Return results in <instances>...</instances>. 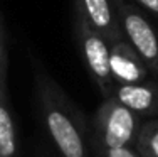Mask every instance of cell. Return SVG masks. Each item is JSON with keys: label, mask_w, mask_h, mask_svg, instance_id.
<instances>
[{"label": "cell", "mask_w": 158, "mask_h": 157, "mask_svg": "<svg viewBox=\"0 0 158 157\" xmlns=\"http://www.w3.org/2000/svg\"><path fill=\"white\" fill-rule=\"evenodd\" d=\"M35 78L44 125L61 157H89L81 113L46 73L37 71Z\"/></svg>", "instance_id": "6da1fadb"}, {"label": "cell", "mask_w": 158, "mask_h": 157, "mask_svg": "<svg viewBox=\"0 0 158 157\" xmlns=\"http://www.w3.org/2000/svg\"><path fill=\"white\" fill-rule=\"evenodd\" d=\"M141 127V117L116 102L113 96L104 98L94 115L96 140L99 149L135 147Z\"/></svg>", "instance_id": "7a4b0ae2"}, {"label": "cell", "mask_w": 158, "mask_h": 157, "mask_svg": "<svg viewBox=\"0 0 158 157\" xmlns=\"http://www.w3.org/2000/svg\"><path fill=\"white\" fill-rule=\"evenodd\" d=\"M74 32L81 56L93 81L99 88L101 95L110 98L114 89V81L110 69V42L79 15H76L74 20Z\"/></svg>", "instance_id": "3957f363"}, {"label": "cell", "mask_w": 158, "mask_h": 157, "mask_svg": "<svg viewBox=\"0 0 158 157\" xmlns=\"http://www.w3.org/2000/svg\"><path fill=\"white\" fill-rule=\"evenodd\" d=\"M121 31L130 46L140 54L148 71H158V36L155 29L133 3L126 0H111Z\"/></svg>", "instance_id": "277c9868"}, {"label": "cell", "mask_w": 158, "mask_h": 157, "mask_svg": "<svg viewBox=\"0 0 158 157\" xmlns=\"http://www.w3.org/2000/svg\"><path fill=\"white\" fill-rule=\"evenodd\" d=\"M74 10L110 44L125 39L111 0H74Z\"/></svg>", "instance_id": "5b68a950"}, {"label": "cell", "mask_w": 158, "mask_h": 157, "mask_svg": "<svg viewBox=\"0 0 158 157\" xmlns=\"http://www.w3.org/2000/svg\"><path fill=\"white\" fill-rule=\"evenodd\" d=\"M110 69L114 85L140 83L148 78V68L126 39L110 44Z\"/></svg>", "instance_id": "8992f818"}, {"label": "cell", "mask_w": 158, "mask_h": 157, "mask_svg": "<svg viewBox=\"0 0 158 157\" xmlns=\"http://www.w3.org/2000/svg\"><path fill=\"white\" fill-rule=\"evenodd\" d=\"M111 96L138 117H152L158 113V85L153 81L145 80L131 85H114Z\"/></svg>", "instance_id": "52a82bcc"}, {"label": "cell", "mask_w": 158, "mask_h": 157, "mask_svg": "<svg viewBox=\"0 0 158 157\" xmlns=\"http://www.w3.org/2000/svg\"><path fill=\"white\" fill-rule=\"evenodd\" d=\"M0 157H19L15 123L7 102L5 85H0Z\"/></svg>", "instance_id": "ba28073f"}, {"label": "cell", "mask_w": 158, "mask_h": 157, "mask_svg": "<svg viewBox=\"0 0 158 157\" xmlns=\"http://www.w3.org/2000/svg\"><path fill=\"white\" fill-rule=\"evenodd\" d=\"M135 149L140 157H158V120L141 123Z\"/></svg>", "instance_id": "9c48e42d"}, {"label": "cell", "mask_w": 158, "mask_h": 157, "mask_svg": "<svg viewBox=\"0 0 158 157\" xmlns=\"http://www.w3.org/2000/svg\"><path fill=\"white\" fill-rule=\"evenodd\" d=\"M7 80V47H5V29L0 15V85H5Z\"/></svg>", "instance_id": "30bf717a"}, {"label": "cell", "mask_w": 158, "mask_h": 157, "mask_svg": "<svg viewBox=\"0 0 158 157\" xmlns=\"http://www.w3.org/2000/svg\"><path fill=\"white\" fill-rule=\"evenodd\" d=\"M103 157H140L136 149L133 147H119V149H99Z\"/></svg>", "instance_id": "8fae6325"}, {"label": "cell", "mask_w": 158, "mask_h": 157, "mask_svg": "<svg viewBox=\"0 0 158 157\" xmlns=\"http://www.w3.org/2000/svg\"><path fill=\"white\" fill-rule=\"evenodd\" d=\"M138 3H141L146 10L153 12L155 15H158V0H136Z\"/></svg>", "instance_id": "7c38bea8"}, {"label": "cell", "mask_w": 158, "mask_h": 157, "mask_svg": "<svg viewBox=\"0 0 158 157\" xmlns=\"http://www.w3.org/2000/svg\"><path fill=\"white\" fill-rule=\"evenodd\" d=\"M156 74H158V71H156Z\"/></svg>", "instance_id": "4fadbf2b"}]
</instances>
